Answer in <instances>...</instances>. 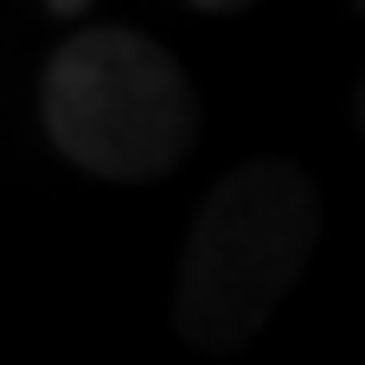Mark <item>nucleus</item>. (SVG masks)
I'll use <instances>...</instances> for the list:
<instances>
[{
	"mask_svg": "<svg viewBox=\"0 0 365 365\" xmlns=\"http://www.w3.org/2000/svg\"><path fill=\"white\" fill-rule=\"evenodd\" d=\"M321 244V192L295 160H244L199 199L180 276H173V327L199 353L250 346L276 308L295 295L308 257Z\"/></svg>",
	"mask_w": 365,
	"mask_h": 365,
	"instance_id": "nucleus-1",
	"label": "nucleus"
},
{
	"mask_svg": "<svg viewBox=\"0 0 365 365\" xmlns=\"http://www.w3.org/2000/svg\"><path fill=\"white\" fill-rule=\"evenodd\" d=\"M51 148L96 180H160L199 141V90L186 64L135 26H77L38 77Z\"/></svg>",
	"mask_w": 365,
	"mask_h": 365,
	"instance_id": "nucleus-2",
	"label": "nucleus"
},
{
	"mask_svg": "<svg viewBox=\"0 0 365 365\" xmlns=\"http://www.w3.org/2000/svg\"><path fill=\"white\" fill-rule=\"evenodd\" d=\"M186 6H199V13H244V6H257V0H186Z\"/></svg>",
	"mask_w": 365,
	"mask_h": 365,
	"instance_id": "nucleus-3",
	"label": "nucleus"
},
{
	"mask_svg": "<svg viewBox=\"0 0 365 365\" xmlns=\"http://www.w3.org/2000/svg\"><path fill=\"white\" fill-rule=\"evenodd\" d=\"M359 128H365V83H359Z\"/></svg>",
	"mask_w": 365,
	"mask_h": 365,
	"instance_id": "nucleus-4",
	"label": "nucleus"
},
{
	"mask_svg": "<svg viewBox=\"0 0 365 365\" xmlns=\"http://www.w3.org/2000/svg\"><path fill=\"white\" fill-rule=\"evenodd\" d=\"M353 6H359V13H365V0H353Z\"/></svg>",
	"mask_w": 365,
	"mask_h": 365,
	"instance_id": "nucleus-5",
	"label": "nucleus"
}]
</instances>
